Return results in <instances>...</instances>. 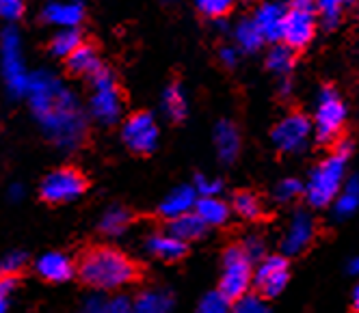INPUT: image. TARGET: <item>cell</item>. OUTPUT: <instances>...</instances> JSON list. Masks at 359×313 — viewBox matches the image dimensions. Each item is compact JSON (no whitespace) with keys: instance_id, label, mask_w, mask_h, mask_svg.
Wrapping results in <instances>:
<instances>
[{"instance_id":"1","label":"cell","mask_w":359,"mask_h":313,"mask_svg":"<svg viewBox=\"0 0 359 313\" xmlns=\"http://www.w3.org/2000/svg\"><path fill=\"white\" fill-rule=\"evenodd\" d=\"M31 109L46 137L61 149H76L87 132V121L79 99L53 74L39 71L29 81Z\"/></svg>"},{"instance_id":"2","label":"cell","mask_w":359,"mask_h":313,"mask_svg":"<svg viewBox=\"0 0 359 313\" xmlns=\"http://www.w3.org/2000/svg\"><path fill=\"white\" fill-rule=\"evenodd\" d=\"M81 279L95 290H119L133 283L137 277V266L121 251L102 246L89 251L79 266Z\"/></svg>"},{"instance_id":"3","label":"cell","mask_w":359,"mask_h":313,"mask_svg":"<svg viewBox=\"0 0 359 313\" xmlns=\"http://www.w3.org/2000/svg\"><path fill=\"white\" fill-rule=\"evenodd\" d=\"M353 151L351 141H340L336 151H333L329 158H325L307 179V186H303L305 199L314 207H327L329 203L336 201L344 186V177H346V162L348 155Z\"/></svg>"},{"instance_id":"4","label":"cell","mask_w":359,"mask_h":313,"mask_svg":"<svg viewBox=\"0 0 359 313\" xmlns=\"http://www.w3.org/2000/svg\"><path fill=\"white\" fill-rule=\"evenodd\" d=\"M0 69L5 76V85L11 95H27L31 74L27 71L22 57V39L15 29H5L0 35Z\"/></svg>"},{"instance_id":"5","label":"cell","mask_w":359,"mask_h":313,"mask_svg":"<svg viewBox=\"0 0 359 313\" xmlns=\"http://www.w3.org/2000/svg\"><path fill=\"white\" fill-rule=\"evenodd\" d=\"M346 123V104L333 87H325L318 93L314 111V132L320 143H333Z\"/></svg>"},{"instance_id":"6","label":"cell","mask_w":359,"mask_h":313,"mask_svg":"<svg viewBox=\"0 0 359 313\" xmlns=\"http://www.w3.org/2000/svg\"><path fill=\"white\" fill-rule=\"evenodd\" d=\"M253 283V266L241 246H229L223 255V274L219 292L232 302L247 296Z\"/></svg>"},{"instance_id":"7","label":"cell","mask_w":359,"mask_h":313,"mask_svg":"<svg viewBox=\"0 0 359 313\" xmlns=\"http://www.w3.org/2000/svg\"><path fill=\"white\" fill-rule=\"evenodd\" d=\"M91 115L100 123H115L121 117V93L111 71L97 69L91 76V97H89Z\"/></svg>"},{"instance_id":"8","label":"cell","mask_w":359,"mask_h":313,"mask_svg":"<svg viewBox=\"0 0 359 313\" xmlns=\"http://www.w3.org/2000/svg\"><path fill=\"white\" fill-rule=\"evenodd\" d=\"M316 35V11L314 5H297L286 11L281 41L290 50H303Z\"/></svg>"},{"instance_id":"9","label":"cell","mask_w":359,"mask_h":313,"mask_svg":"<svg viewBox=\"0 0 359 313\" xmlns=\"http://www.w3.org/2000/svg\"><path fill=\"white\" fill-rule=\"evenodd\" d=\"M312 132H314L312 121L301 113H292L273 127L271 137H273V145L281 153H299L310 143Z\"/></svg>"},{"instance_id":"10","label":"cell","mask_w":359,"mask_h":313,"mask_svg":"<svg viewBox=\"0 0 359 313\" xmlns=\"http://www.w3.org/2000/svg\"><path fill=\"white\" fill-rule=\"evenodd\" d=\"M87 188V181L76 169H57L41 181V199L48 203H67L79 199Z\"/></svg>"},{"instance_id":"11","label":"cell","mask_w":359,"mask_h":313,"mask_svg":"<svg viewBox=\"0 0 359 313\" xmlns=\"http://www.w3.org/2000/svg\"><path fill=\"white\" fill-rule=\"evenodd\" d=\"M290 281V266L288 259L281 255L264 257L260 266L253 270V285L262 298H277L286 290Z\"/></svg>"},{"instance_id":"12","label":"cell","mask_w":359,"mask_h":313,"mask_svg":"<svg viewBox=\"0 0 359 313\" xmlns=\"http://www.w3.org/2000/svg\"><path fill=\"white\" fill-rule=\"evenodd\" d=\"M121 139L135 153H151L158 145V125L149 113H137L126 119Z\"/></svg>"},{"instance_id":"13","label":"cell","mask_w":359,"mask_h":313,"mask_svg":"<svg viewBox=\"0 0 359 313\" xmlns=\"http://www.w3.org/2000/svg\"><path fill=\"white\" fill-rule=\"evenodd\" d=\"M316 236V221L310 212L299 210L288 229H286V236L281 240V251L286 255H301L307 246L314 242Z\"/></svg>"},{"instance_id":"14","label":"cell","mask_w":359,"mask_h":313,"mask_svg":"<svg viewBox=\"0 0 359 313\" xmlns=\"http://www.w3.org/2000/svg\"><path fill=\"white\" fill-rule=\"evenodd\" d=\"M284 18L286 9L279 3H264L255 11L253 24L260 31L264 41H281V31H284Z\"/></svg>"},{"instance_id":"15","label":"cell","mask_w":359,"mask_h":313,"mask_svg":"<svg viewBox=\"0 0 359 313\" xmlns=\"http://www.w3.org/2000/svg\"><path fill=\"white\" fill-rule=\"evenodd\" d=\"M43 18L48 24H55L59 29H76L83 18L85 9L79 0H65V3H50L43 9Z\"/></svg>"},{"instance_id":"16","label":"cell","mask_w":359,"mask_h":313,"mask_svg":"<svg viewBox=\"0 0 359 313\" xmlns=\"http://www.w3.org/2000/svg\"><path fill=\"white\" fill-rule=\"evenodd\" d=\"M195 203H197V193H195V188H191V186H177V188H173L165 199H163V203H161V216H165V218H169V221H175V218H180V216H184V214H189L193 207H195Z\"/></svg>"},{"instance_id":"17","label":"cell","mask_w":359,"mask_h":313,"mask_svg":"<svg viewBox=\"0 0 359 313\" xmlns=\"http://www.w3.org/2000/svg\"><path fill=\"white\" fill-rule=\"evenodd\" d=\"M37 272L46 281L63 283V281L72 279L74 266L69 262V257H65L63 253H46L37 259Z\"/></svg>"},{"instance_id":"18","label":"cell","mask_w":359,"mask_h":313,"mask_svg":"<svg viewBox=\"0 0 359 313\" xmlns=\"http://www.w3.org/2000/svg\"><path fill=\"white\" fill-rule=\"evenodd\" d=\"M147 251L163 259V262H177L187 253V244L182 240H177L171 233H154L147 240Z\"/></svg>"},{"instance_id":"19","label":"cell","mask_w":359,"mask_h":313,"mask_svg":"<svg viewBox=\"0 0 359 313\" xmlns=\"http://www.w3.org/2000/svg\"><path fill=\"white\" fill-rule=\"evenodd\" d=\"M215 145L219 151V158L223 162H234V158L241 151V134L234 127V123L229 121H221L215 127Z\"/></svg>"},{"instance_id":"20","label":"cell","mask_w":359,"mask_h":313,"mask_svg":"<svg viewBox=\"0 0 359 313\" xmlns=\"http://www.w3.org/2000/svg\"><path fill=\"white\" fill-rule=\"evenodd\" d=\"M359 207V177L353 175L351 179H344V186L340 195L333 201V214L336 218H348L357 212Z\"/></svg>"},{"instance_id":"21","label":"cell","mask_w":359,"mask_h":313,"mask_svg":"<svg viewBox=\"0 0 359 313\" xmlns=\"http://www.w3.org/2000/svg\"><path fill=\"white\" fill-rule=\"evenodd\" d=\"M195 214L199 216V221L206 227H210V225L219 227V225H223L227 221L229 207L219 197H201L195 203Z\"/></svg>"},{"instance_id":"22","label":"cell","mask_w":359,"mask_h":313,"mask_svg":"<svg viewBox=\"0 0 359 313\" xmlns=\"http://www.w3.org/2000/svg\"><path fill=\"white\" fill-rule=\"evenodd\" d=\"M169 233L187 244V242H191V240L201 238L203 233H206V225H203V223L199 221V216H197L195 212H189V214H184V216H180V218L171 221Z\"/></svg>"},{"instance_id":"23","label":"cell","mask_w":359,"mask_h":313,"mask_svg":"<svg viewBox=\"0 0 359 313\" xmlns=\"http://www.w3.org/2000/svg\"><path fill=\"white\" fill-rule=\"evenodd\" d=\"M173 307V298L165 290H149L143 292L135 302L133 309L135 313H169Z\"/></svg>"},{"instance_id":"24","label":"cell","mask_w":359,"mask_h":313,"mask_svg":"<svg viewBox=\"0 0 359 313\" xmlns=\"http://www.w3.org/2000/svg\"><path fill=\"white\" fill-rule=\"evenodd\" d=\"M65 61H67V67H69L74 74L93 76V74L100 69V59H97L95 48L85 46V43H81L79 48H76Z\"/></svg>"},{"instance_id":"25","label":"cell","mask_w":359,"mask_h":313,"mask_svg":"<svg viewBox=\"0 0 359 313\" xmlns=\"http://www.w3.org/2000/svg\"><path fill=\"white\" fill-rule=\"evenodd\" d=\"M130 221H133L130 212H128L126 207H121V205H115V207H111V210H107L104 214H102L100 231L107 233V236H119V233H123L128 229Z\"/></svg>"},{"instance_id":"26","label":"cell","mask_w":359,"mask_h":313,"mask_svg":"<svg viewBox=\"0 0 359 313\" xmlns=\"http://www.w3.org/2000/svg\"><path fill=\"white\" fill-rule=\"evenodd\" d=\"M163 111L169 119L173 121H182L187 117V111H189V102L177 85H171L167 87V91L163 93Z\"/></svg>"},{"instance_id":"27","label":"cell","mask_w":359,"mask_h":313,"mask_svg":"<svg viewBox=\"0 0 359 313\" xmlns=\"http://www.w3.org/2000/svg\"><path fill=\"white\" fill-rule=\"evenodd\" d=\"M234 37H236V43L241 50L245 52H255V50H260L264 39L260 35V31L255 29V24L253 20H243L238 26H236V31H234Z\"/></svg>"},{"instance_id":"28","label":"cell","mask_w":359,"mask_h":313,"mask_svg":"<svg viewBox=\"0 0 359 313\" xmlns=\"http://www.w3.org/2000/svg\"><path fill=\"white\" fill-rule=\"evenodd\" d=\"M266 65L271 71L279 74V76H288L294 67V52L288 46H275L269 52Z\"/></svg>"},{"instance_id":"29","label":"cell","mask_w":359,"mask_h":313,"mask_svg":"<svg viewBox=\"0 0 359 313\" xmlns=\"http://www.w3.org/2000/svg\"><path fill=\"white\" fill-rule=\"evenodd\" d=\"M81 43H83V41H81V33H79V31H76V29H61V31L53 37L50 50H53V55L67 59Z\"/></svg>"},{"instance_id":"30","label":"cell","mask_w":359,"mask_h":313,"mask_svg":"<svg viewBox=\"0 0 359 313\" xmlns=\"http://www.w3.org/2000/svg\"><path fill=\"white\" fill-rule=\"evenodd\" d=\"M312 3H314V11L323 18V24L327 29H336L344 9L342 0H312Z\"/></svg>"},{"instance_id":"31","label":"cell","mask_w":359,"mask_h":313,"mask_svg":"<svg viewBox=\"0 0 359 313\" xmlns=\"http://www.w3.org/2000/svg\"><path fill=\"white\" fill-rule=\"evenodd\" d=\"M234 210L236 214H241L243 218L247 221H253V218H258L262 214V205H260V199L251 195V193H238L234 197Z\"/></svg>"},{"instance_id":"32","label":"cell","mask_w":359,"mask_h":313,"mask_svg":"<svg viewBox=\"0 0 359 313\" xmlns=\"http://www.w3.org/2000/svg\"><path fill=\"white\" fill-rule=\"evenodd\" d=\"M197 9L208 18H223L234 7V0H195Z\"/></svg>"},{"instance_id":"33","label":"cell","mask_w":359,"mask_h":313,"mask_svg":"<svg viewBox=\"0 0 359 313\" xmlns=\"http://www.w3.org/2000/svg\"><path fill=\"white\" fill-rule=\"evenodd\" d=\"M197 313H229V300L221 292H210L201 298Z\"/></svg>"},{"instance_id":"34","label":"cell","mask_w":359,"mask_h":313,"mask_svg":"<svg viewBox=\"0 0 359 313\" xmlns=\"http://www.w3.org/2000/svg\"><path fill=\"white\" fill-rule=\"evenodd\" d=\"M229 313H271V309L260 296L247 294V296L236 300V305L232 307V311H229Z\"/></svg>"},{"instance_id":"35","label":"cell","mask_w":359,"mask_h":313,"mask_svg":"<svg viewBox=\"0 0 359 313\" xmlns=\"http://www.w3.org/2000/svg\"><path fill=\"white\" fill-rule=\"evenodd\" d=\"M303 193V184L299 179L294 177H288V179H281L277 188H275V199L281 201V203H286V201H292L297 199L299 195Z\"/></svg>"},{"instance_id":"36","label":"cell","mask_w":359,"mask_h":313,"mask_svg":"<svg viewBox=\"0 0 359 313\" xmlns=\"http://www.w3.org/2000/svg\"><path fill=\"white\" fill-rule=\"evenodd\" d=\"M223 190V184L219 179H210L206 175H197L195 177V193L201 197H217Z\"/></svg>"},{"instance_id":"37","label":"cell","mask_w":359,"mask_h":313,"mask_svg":"<svg viewBox=\"0 0 359 313\" xmlns=\"http://www.w3.org/2000/svg\"><path fill=\"white\" fill-rule=\"evenodd\" d=\"M241 249L249 257L251 264L255 262V259H262L264 257V240H260L258 236H247Z\"/></svg>"},{"instance_id":"38","label":"cell","mask_w":359,"mask_h":313,"mask_svg":"<svg viewBox=\"0 0 359 313\" xmlns=\"http://www.w3.org/2000/svg\"><path fill=\"white\" fill-rule=\"evenodd\" d=\"M24 13V0H0V18L3 20H20Z\"/></svg>"},{"instance_id":"39","label":"cell","mask_w":359,"mask_h":313,"mask_svg":"<svg viewBox=\"0 0 359 313\" xmlns=\"http://www.w3.org/2000/svg\"><path fill=\"white\" fill-rule=\"evenodd\" d=\"M27 264V255H24L22 251H13L9 255H5L3 264H0V268H3L7 274H15L22 270V266Z\"/></svg>"},{"instance_id":"40","label":"cell","mask_w":359,"mask_h":313,"mask_svg":"<svg viewBox=\"0 0 359 313\" xmlns=\"http://www.w3.org/2000/svg\"><path fill=\"white\" fill-rule=\"evenodd\" d=\"M104 313H135L133 309V300L126 296H115L107 302V311Z\"/></svg>"},{"instance_id":"41","label":"cell","mask_w":359,"mask_h":313,"mask_svg":"<svg viewBox=\"0 0 359 313\" xmlns=\"http://www.w3.org/2000/svg\"><path fill=\"white\" fill-rule=\"evenodd\" d=\"M107 298L104 296H100V294H93V296H89L87 298V302H85V311L87 313H104L107 311Z\"/></svg>"},{"instance_id":"42","label":"cell","mask_w":359,"mask_h":313,"mask_svg":"<svg viewBox=\"0 0 359 313\" xmlns=\"http://www.w3.org/2000/svg\"><path fill=\"white\" fill-rule=\"evenodd\" d=\"M18 288V279L13 274H5V277H0V296H9L13 290Z\"/></svg>"},{"instance_id":"43","label":"cell","mask_w":359,"mask_h":313,"mask_svg":"<svg viewBox=\"0 0 359 313\" xmlns=\"http://www.w3.org/2000/svg\"><path fill=\"white\" fill-rule=\"evenodd\" d=\"M221 61L225 63V65H236V61H238V52H236V48H221Z\"/></svg>"},{"instance_id":"44","label":"cell","mask_w":359,"mask_h":313,"mask_svg":"<svg viewBox=\"0 0 359 313\" xmlns=\"http://www.w3.org/2000/svg\"><path fill=\"white\" fill-rule=\"evenodd\" d=\"M9 197H11L13 201H20V199L24 197V188H22L20 184H15V186H11V190H9Z\"/></svg>"},{"instance_id":"45","label":"cell","mask_w":359,"mask_h":313,"mask_svg":"<svg viewBox=\"0 0 359 313\" xmlns=\"http://www.w3.org/2000/svg\"><path fill=\"white\" fill-rule=\"evenodd\" d=\"M351 305H353V311H357V313H359V285H355L353 296H351Z\"/></svg>"},{"instance_id":"46","label":"cell","mask_w":359,"mask_h":313,"mask_svg":"<svg viewBox=\"0 0 359 313\" xmlns=\"http://www.w3.org/2000/svg\"><path fill=\"white\" fill-rule=\"evenodd\" d=\"M348 272L351 274H359V257H351V262H348Z\"/></svg>"},{"instance_id":"47","label":"cell","mask_w":359,"mask_h":313,"mask_svg":"<svg viewBox=\"0 0 359 313\" xmlns=\"http://www.w3.org/2000/svg\"><path fill=\"white\" fill-rule=\"evenodd\" d=\"M297 5H314L312 0H290V7H297Z\"/></svg>"},{"instance_id":"48","label":"cell","mask_w":359,"mask_h":313,"mask_svg":"<svg viewBox=\"0 0 359 313\" xmlns=\"http://www.w3.org/2000/svg\"><path fill=\"white\" fill-rule=\"evenodd\" d=\"M0 313H7V298L0 296Z\"/></svg>"},{"instance_id":"49","label":"cell","mask_w":359,"mask_h":313,"mask_svg":"<svg viewBox=\"0 0 359 313\" xmlns=\"http://www.w3.org/2000/svg\"><path fill=\"white\" fill-rule=\"evenodd\" d=\"M355 3V0H342V5H353Z\"/></svg>"},{"instance_id":"50","label":"cell","mask_w":359,"mask_h":313,"mask_svg":"<svg viewBox=\"0 0 359 313\" xmlns=\"http://www.w3.org/2000/svg\"><path fill=\"white\" fill-rule=\"evenodd\" d=\"M171 3H173V0H171Z\"/></svg>"},{"instance_id":"51","label":"cell","mask_w":359,"mask_h":313,"mask_svg":"<svg viewBox=\"0 0 359 313\" xmlns=\"http://www.w3.org/2000/svg\"><path fill=\"white\" fill-rule=\"evenodd\" d=\"M0 277H3V274H0Z\"/></svg>"}]
</instances>
